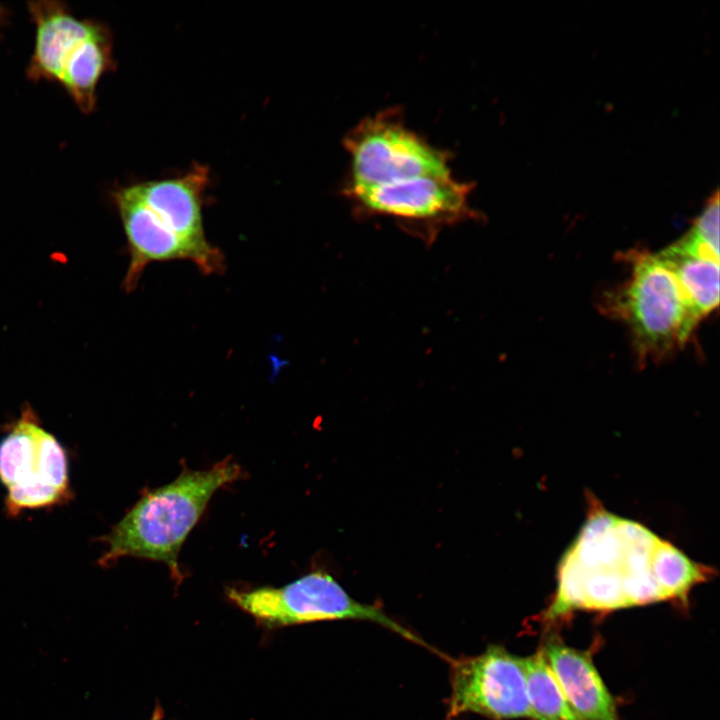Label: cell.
Segmentation results:
<instances>
[{
  "label": "cell",
  "instance_id": "10",
  "mask_svg": "<svg viewBox=\"0 0 720 720\" xmlns=\"http://www.w3.org/2000/svg\"><path fill=\"white\" fill-rule=\"evenodd\" d=\"M208 183L209 169L195 165L183 176L134 186L163 225L190 245L213 254L220 250L207 241L202 221V201Z\"/></svg>",
  "mask_w": 720,
  "mask_h": 720
},
{
  "label": "cell",
  "instance_id": "3",
  "mask_svg": "<svg viewBox=\"0 0 720 720\" xmlns=\"http://www.w3.org/2000/svg\"><path fill=\"white\" fill-rule=\"evenodd\" d=\"M243 476L242 467L231 456L204 470L183 465L172 482L146 489L110 532L100 538L106 550L99 565L109 567L124 557L157 561L165 564L180 584L184 575L179 553L184 541L214 493Z\"/></svg>",
  "mask_w": 720,
  "mask_h": 720
},
{
  "label": "cell",
  "instance_id": "11",
  "mask_svg": "<svg viewBox=\"0 0 720 720\" xmlns=\"http://www.w3.org/2000/svg\"><path fill=\"white\" fill-rule=\"evenodd\" d=\"M541 652L581 720H620L615 701L588 655L559 640L547 641Z\"/></svg>",
  "mask_w": 720,
  "mask_h": 720
},
{
  "label": "cell",
  "instance_id": "9",
  "mask_svg": "<svg viewBox=\"0 0 720 720\" xmlns=\"http://www.w3.org/2000/svg\"><path fill=\"white\" fill-rule=\"evenodd\" d=\"M113 201L127 237L129 266L123 280L126 292L133 291L146 266L155 261L189 260L204 274L224 270L222 252L205 253L163 225L137 193L135 186L119 188Z\"/></svg>",
  "mask_w": 720,
  "mask_h": 720
},
{
  "label": "cell",
  "instance_id": "1",
  "mask_svg": "<svg viewBox=\"0 0 720 720\" xmlns=\"http://www.w3.org/2000/svg\"><path fill=\"white\" fill-rule=\"evenodd\" d=\"M349 169L342 192L360 216H385L426 242L476 217L472 183L452 174L450 154L408 128L393 108L361 120L344 137Z\"/></svg>",
  "mask_w": 720,
  "mask_h": 720
},
{
  "label": "cell",
  "instance_id": "8",
  "mask_svg": "<svg viewBox=\"0 0 720 720\" xmlns=\"http://www.w3.org/2000/svg\"><path fill=\"white\" fill-rule=\"evenodd\" d=\"M448 717L475 713L494 720L532 719L522 657L498 645L451 663Z\"/></svg>",
  "mask_w": 720,
  "mask_h": 720
},
{
  "label": "cell",
  "instance_id": "5",
  "mask_svg": "<svg viewBox=\"0 0 720 720\" xmlns=\"http://www.w3.org/2000/svg\"><path fill=\"white\" fill-rule=\"evenodd\" d=\"M625 259L629 277L604 296L601 310L628 326L641 362L661 360L686 344L699 321L657 254L632 250Z\"/></svg>",
  "mask_w": 720,
  "mask_h": 720
},
{
  "label": "cell",
  "instance_id": "6",
  "mask_svg": "<svg viewBox=\"0 0 720 720\" xmlns=\"http://www.w3.org/2000/svg\"><path fill=\"white\" fill-rule=\"evenodd\" d=\"M227 598L241 610L269 626H288L327 620L371 621L414 643L417 635L375 605L362 603L324 570L311 571L281 587L226 589Z\"/></svg>",
  "mask_w": 720,
  "mask_h": 720
},
{
  "label": "cell",
  "instance_id": "12",
  "mask_svg": "<svg viewBox=\"0 0 720 720\" xmlns=\"http://www.w3.org/2000/svg\"><path fill=\"white\" fill-rule=\"evenodd\" d=\"M675 276L698 321L719 304V251L686 236L656 253Z\"/></svg>",
  "mask_w": 720,
  "mask_h": 720
},
{
  "label": "cell",
  "instance_id": "2",
  "mask_svg": "<svg viewBox=\"0 0 720 720\" xmlns=\"http://www.w3.org/2000/svg\"><path fill=\"white\" fill-rule=\"evenodd\" d=\"M712 570L642 524L592 502L579 533L562 555L553 601L554 620L573 610L609 611L679 599Z\"/></svg>",
  "mask_w": 720,
  "mask_h": 720
},
{
  "label": "cell",
  "instance_id": "7",
  "mask_svg": "<svg viewBox=\"0 0 720 720\" xmlns=\"http://www.w3.org/2000/svg\"><path fill=\"white\" fill-rule=\"evenodd\" d=\"M68 456L59 440L27 406L0 440V482L5 510L16 517L31 509L65 504L72 498Z\"/></svg>",
  "mask_w": 720,
  "mask_h": 720
},
{
  "label": "cell",
  "instance_id": "14",
  "mask_svg": "<svg viewBox=\"0 0 720 720\" xmlns=\"http://www.w3.org/2000/svg\"><path fill=\"white\" fill-rule=\"evenodd\" d=\"M687 235L719 250L718 191H716L709 199L705 209L696 219L692 229L687 233Z\"/></svg>",
  "mask_w": 720,
  "mask_h": 720
},
{
  "label": "cell",
  "instance_id": "15",
  "mask_svg": "<svg viewBox=\"0 0 720 720\" xmlns=\"http://www.w3.org/2000/svg\"><path fill=\"white\" fill-rule=\"evenodd\" d=\"M8 16V11L5 7L0 5V26L5 23Z\"/></svg>",
  "mask_w": 720,
  "mask_h": 720
},
{
  "label": "cell",
  "instance_id": "4",
  "mask_svg": "<svg viewBox=\"0 0 720 720\" xmlns=\"http://www.w3.org/2000/svg\"><path fill=\"white\" fill-rule=\"evenodd\" d=\"M27 8L35 26L28 77L59 83L83 113L92 112L98 83L115 65L110 30L78 19L63 2L32 1Z\"/></svg>",
  "mask_w": 720,
  "mask_h": 720
},
{
  "label": "cell",
  "instance_id": "13",
  "mask_svg": "<svg viewBox=\"0 0 720 720\" xmlns=\"http://www.w3.org/2000/svg\"><path fill=\"white\" fill-rule=\"evenodd\" d=\"M533 720H581L569 706L543 653L522 658Z\"/></svg>",
  "mask_w": 720,
  "mask_h": 720
}]
</instances>
